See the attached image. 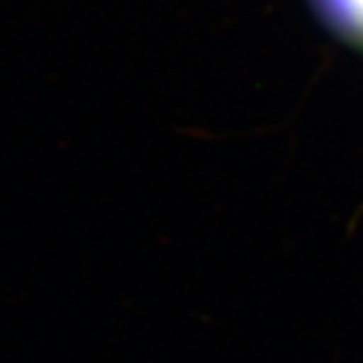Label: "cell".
Listing matches in <instances>:
<instances>
[{
	"mask_svg": "<svg viewBox=\"0 0 363 363\" xmlns=\"http://www.w3.org/2000/svg\"><path fill=\"white\" fill-rule=\"evenodd\" d=\"M343 2L350 6L351 13L355 14L357 18H362L363 21V0H343Z\"/></svg>",
	"mask_w": 363,
	"mask_h": 363,
	"instance_id": "1",
	"label": "cell"
}]
</instances>
